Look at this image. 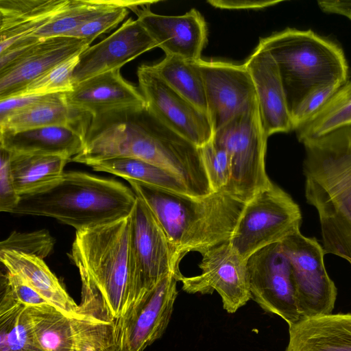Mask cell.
Masks as SVG:
<instances>
[{
    "instance_id": "obj_38",
    "label": "cell",
    "mask_w": 351,
    "mask_h": 351,
    "mask_svg": "<svg viewBox=\"0 0 351 351\" xmlns=\"http://www.w3.org/2000/svg\"><path fill=\"white\" fill-rule=\"evenodd\" d=\"M0 210L12 213L20 195L17 193L10 171V153L0 147Z\"/></svg>"
},
{
    "instance_id": "obj_25",
    "label": "cell",
    "mask_w": 351,
    "mask_h": 351,
    "mask_svg": "<svg viewBox=\"0 0 351 351\" xmlns=\"http://www.w3.org/2000/svg\"><path fill=\"white\" fill-rule=\"evenodd\" d=\"M92 117L71 106L66 93L45 95L32 105L0 121V131H21L32 128L68 125L86 132Z\"/></svg>"
},
{
    "instance_id": "obj_35",
    "label": "cell",
    "mask_w": 351,
    "mask_h": 351,
    "mask_svg": "<svg viewBox=\"0 0 351 351\" xmlns=\"http://www.w3.org/2000/svg\"><path fill=\"white\" fill-rule=\"evenodd\" d=\"M55 240L45 229L28 232H13L0 243V251H14L46 258L53 250Z\"/></svg>"
},
{
    "instance_id": "obj_40",
    "label": "cell",
    "mask_w": 351,
    "mask_h": 351,
    "mask_svg": "<svg viewBox=\"0 0 351 351\" xmlns=\"http://www.w3.org/2000/svg\"><path fill=\"white\" fill-rule=\"evenodd\" d=\"M44 96H13L0 99V121L38 101Z\"/></svg>"
},
{
    "instance_id": "obj_37",
    "label": "cell",
    "mask_w": 351,
    "mask_h": 351,
    "mask_svg": "<svg viewBox=\"0 0 351 351\" xmlns=\"http://www.w3.org/2000/svg\"><path fill=\"white\" fill-rule=\"evenodd\" d=\"M128 8L117 7L106 10L96 18L84 24L70 37L85 40L90 44L99 35L107 32L121 22L128 14Z\"/></svg>"
},
{
    "instance_id": "obj_1",
    "label": "cell",
    "mask_w": 351,
    "mask_h": 351,
    "mask_svg": "<svg viewBox=\"0 0 351 351\" xmlns=\"http://www.w3.org/2000/svg\"><path fill=\"white\" fill-rule=\"evenodd\" d=\"M130 215L76 231L69 256L82 282V318L112 324L125 311L130 290Z\"/></svg>"
},
{
    "instance_id": "obj_12",
    "label": "cell",
    "mask_w": 351,
    "mask_h": 351,
    "mask_svg": "<svg viewBox=\"0 0 351 351\" xmlns=\"http://www.w3.org/2000/svg\"><path fill=\"white\" fill-rule=\"evenodd\" d=\"M252 299L288 326L301 319L290 263L280 243L267 245L246 260Z\"/></svg>"
},
{
    "instance_id": "obj_6",
    "label": "cell",
    "mask_w": 351,
    "mask_h": 351,
    "mask_svg": "<svg viewBox=\"0 0 351 351\" xmlns=\"http://www.w3.org/2000/svg\"><path fill=\"white\" fill-rule=\"evenodd\" d=\"M259 43L277 64L290 114L313 88L348 82V64L342 49L311 29L287 28Z\"/></svg>"
},
{
    "instance_id": "obj_14",
    "label": "cell",
    "mask_w": 351,
    "mask_h": 351,
    "mask_svg": "<svg viewBox=\"0 0 351 351\" xmlns=\"http://www.w3.org/2000/svg\"><path fill=\"white\" fill-rule=\"evenodd\" d=\"M137 76L146 106L157 119L198 147L211 140L208 114L171 88L152 65L140 66Z\"/></svg>"
},
{
    "instance_id": "obj_15",
    "label": "cell",
    "mask_w": 351,
    "mask_h": 351,
    "mask_svg": "<svg viewBox=\"0 0 351 351\" xmlns=\"http://www.w3.org/2000/svg\"><path fill=\"white\" fill-rule=\"evenodd\" d=\"M90 45L73 37H51L0 54V99L13 96L53 67Z\"/></svg>"
},
{
    "instance_id": "obj_32",
    "label": "cell",
    "mask_w": 351,
    "mask_h": 351,
    "mask_svg": "<svg viewBox=\"0 0 351 351\" xmlns=\"http://www.w3.org/2000/svg\"><path fill=\"white\" fill-rule=\"evenodd\" d=\"M351 125V81L342 85L305 124L297 129L300 142Z\"/></svg>"
},
{
    "instance_id": "obj_30",
    "label": "cell",
    "mask_w": 351,
    "mask_h": 351,
    "mask_svg": "<svg viewBox=\"0 0 351 351\" xmlns=\"http://www.w3.org/2000/svg\"><path fill=\"white\" fill-rule=\"evenodd\" d=\"M70 161L55 156L10 154V171L17 193H29L57 180Z\"/></svg>"
},
{
    "instance_id": "obj_24",
    "label": "cell",
    "mask_w": 351,
    "mask_h": 351,
    "mask_svg": "<svg viewBox=\"0 0 351 351\" xmlns=\"http://www.w3.org/2000/svg\"><path fill=\"white\" fill-rule=\"evenodd\" d=\"M0 260L7 271L20 276L51 304L71 317L82 318L79 305L43 259L14 251H0Z\"/></svg>"
},
{
    "instance_id": "obj_18",
    "label": "cell",
    "mask_w": 351,
    "mask_h": 351,
    "mask_svg": "<svg viewBox=\"0 0 351 351\" xmlns=\"http://www.w3.org/2000/svg\"><path fill=\"white\" fill-rule=\"evenodd\" d=\"M157 47L136 19H128L117 30L79 55L74 85L97 75L120 69L142 53Z\"/></svg>"
},
{
    "instance_id": "obj_4",
    "label": "cell",
    "mask_w": 351,
    "mask_h": 351,
    "mask_svg": "<svg viewBox=\"0 0 351 351\" xmlns=\"http://www.w3.org/2000/svg\"><path fill=\"white\" fill-rule=\"evenodd\" d=\"M136 200L119 181L80 171H66L56 181L20 195L12 213L54 218L76 231L130 215Z\"/></svg>"
},
{
    "instance_id": "obj_31",
    "label": "cell",
    "mask_w": 351,
    "mask_h": 351,
    "mask_svg": "<svg viewBox=\"0 0 351 351\" xmlns=\"http://www.w3.org/2000/svg\"><path fill=\"white\" fill-rule=\"evenodd\" d=\"M152 66L171 88L207 114L204 84L197 61L166 56Z\"/></svg>"
},
{
    "instance_id": "obj_5",
    "label": "cell",
    "mask_w": 351,
    "mask_h": 351,
    "mask_svg": "<svg viewBox=\"0 0 351 351\" xmlns=\"http://www.w3.org/2000/svg\"><path fill=\"white\" fill-rule=\"evenodd\" d=\"M185 153V139L145 106L92 117L84 147L71 161L90 166L107 158L129 157L173 171Z\"/></svg>"
},
{
    "instance_id": "obj_11",
    "label": "cell",
    "mask_w": 351,
    "mask_h": 351,
    "mask_svg": "<svg viewBox=\"0 0 351 351\" xmlns=\"http://www.w3.org/2000/svg\"><path fill=\"white\" fill-rule=\"evenodd\" d=\"M280 243L291 265L301 319L332 313L337 289L326 270L322 246L300 230Z\"/></svg>"
},
{
    "instance_id": "obj_10",
    "label": "cell",
    "mask_w": 351,
    "mask_h": 351,
    "mask_svg": "<svg viewBox=\"0 0 351 351\" xmlns=\"http://www.w3.org/2000/svg\"><path fill=\"white\" fill-rule=\"evenodd\" d=\"M182 276L180 269L171 272L111 324L112 351H144L162 336L178 296L177 282Z\"/></svg>"
},
{
    "instance_id": "obj_21",
    "label": "cell",
    "mask_w": 351,
    "mask_h": 351,
    "mask_svg": "<svg viewBox=\"0 0 351 351\" xmlns=\"http://www.w3.org/2000/svg\"><path fill=\"white\" fill-rule=\"evenodd\" d=\"M69 0H0V54L26 47Z\"/></svg>"
},
{
    "instance_id": "obj_26",
    "label": "cell",
    "mask_w": 351,
    "mask_h": 351,
    "mask_svg": "<svg viewBox=\"0 0 351 351\" xmlns=\"http://www.w3.org/2000/svg\"><path fill=\"white\" fill-rule=\"evenodd\" d=\"M35 336L44 351H76L80 319L51 304L27 306Z\"/></svg>"
},
{
    "instance_id": "obj_16",
    "label": "cell",
    "mask_w": 351,
    "mask_h": 351,
    "mask_svg": "<svg viewBox=\"0 0 351 351\" xmlns=\"http://www.w3.org/2000/svg\"><path fill=\"white\" fill-rule=\"evenodd\" d=\"M206 93L207 114L215 132L256 101L255 88L244 65L221 61H197Z\"/></svg>"
},
{
    "instance_id": "obj_23",
    "label": "cell",
    "mask_w": 351,
    "mask_h": 351,
    "mask_svg": "<svg viewBox=\"0 0 351 351\" xmlns=\"http://www.w3.org/2000/svg\"><path fill=\"white\" fill-rule=\"evenodd\" d=\"M285 351H351V313L303 319L289 326Z\"/></svg>"
},
{
    "instance_id": "obj_34",
    "label": "cell",
    "mask_w": 351,
    "mask_h": 351,
    "mask_svg": "<svg viewBox=\"0 0 351 351\" xmlns=\"http://www.w3.org/2000/svg\"><path fill=\"white\" fill-rule=\"evenodd\" d=\"M202 160L213 191H225L232 174L228 153L211 138L199 147Z\"/></svg>"
},
{
    "instance_id": "obj_7",
    "label": "cell",
    "mask_w": 351,
    "mask_h": 351,
    "mask_svg": "<svg viewBox=\"0 0 351 351\" xmlns=\"http://www.w3.org/2000/svg\"><path fill=\"white\" fill-rule=\"evenodd\" d=\"M267 138L257 101L213 133L212 140L230 158L232 174L225 191L245 203L272 184L265 170Z\"/></svg>"
},
{
    "instance_id": "obj_13",
    "label": "cell",
    "mask_w": 351,
    "mask_h": 351,
    "mask_svg": "<svg viewBox=\"0 0 351 351\" xmlns=\"http://www.w3.org/2000/svg\"><path fill=\"white\" fill-rule=\"evenodd\" d=\"M202 258L199 275L185 277L180 281L188 293L210 294L216 291L223 308L234 313L252 299L246 260L231 246L229 241L211 247L200 253Z\"/></svg>"
},
{
    "instance_id": "obj_41",
    "label": "cell",
    "mask_w": 351,
    "mask_h": 351,
    "mask_svg": "<svg viewBox=\"0 0 351 351\" xmlns=\"http://www.w3.org/2000/svg\"><path fill=\"white\" fill-rule=\"evenodd\" d=\"M212 6L221 9L229 10H251L262 9L274 5L281 1H225L210 0L207 1Z\"/></svg>"
},
{
    "instance_id": "obj_20",
    "label": "cell",
    "mask_w": 351,
    "mask_h": 351,
    "mask_svg": "<svg viewBox=\"0 0 351 351\" xmlns=\"http://www.w3.org/2000/svg\"><path fill=\"white\" fill-rule=\"evenodd\" d=\"M67 103L92 117L146 106L140 90L126 81L120 69L101 73L74 85Z\"/></svg>"
},
{
    "instance_id": "obj_39",
    "label": "cell",
    "mask_w": 351,
    "mask_h": 351,
    "mask_svg": "<svg viewBox=\"0 0 351 351\" xmlns=\"http://www.w3.org/2000/svg\"><path fill=\"white\" fill-rule=\"evenodd\" d=\"M1 275L5 278L12 294L19 303L26 306L51 304L18 275L6 269L5 273Z\"/></svg>"
},
{
    "instance_id": "obj_27",
    "label": "cell",
    "mask_w": 351,
    "mask_h": 351,
    "mask_svg": "<svg viewBox=\"0 0 351 351\" xmlns=\"http://www.w3.org/2000/svg\"><path fill=\"white\" fill-rule=\"evenodd\" d=\"M0 351H44L34 332L27 306L12 294L1 278Z\"/></svg>"
},
{
    "instance_id": "obj_29",
    "label": "cell",
    "mask_w": 351,
    "mask_h": 351,
    "mask_svg": "<svg viewBox=\"0 0 351 351\" xmlns=\"http://www.w3.org/2000/svg\"><path fill=\"white\" fill-rule=\"evenodd\" d=\"M147 1L134 0H69L66 7L32 37L43 39L51 37H70L84 24L108 10L125 7L132 10Z\"/></svg>"
},
{
    "instance_id": "obj_36",
    "label": "cell",
    "mask_w": 351,
    "mask_h": 351,
    "mask_svg": "<svg viewBox=\"0 0 351 351\" xmlns=\"http://www.w3.org/2000/svg\"><path fill=\"white\" fill-rule=\"evenodd\" d=\"M341 86L339 83L330 82L319 85L308 91L291 114L293 130L309 121Z\"/></svg>"
},
{
    "instance_id": "obj_33",
    "label": "cell",
    "mask_w": 351,
    "mask_h": 351,
    "mask_svg": "<svg viewBox=\"0 0 351 351\" xmlns=\"http://www.w3.org/2000/svg\"><path fill=\"white\" fill-rule=\"evenodd\" d=\"M78 61L79 55L60 63L33 80L13 96L47 95L72 90L73 75Z\"/></svg>"
},
{
    "instance_id": "obj_2",
    "label": "cell",
    "mask_w": 351,
    "mask_h": 351,
    "mask_svg": "<svg viewBox=\"0 0 351 351\" xmlns=\"http://www.w3.org/2000/svg\"><path fill=\"white\" fill-rule=\"evenodd\" d=\"M302 143L305 197L318 213L324 254L351 265V125Z\"/></svg>"
},
{
    "instance_id": "obj_3",
    "label": "cell",
    "mask_w": 351,
    "mask_h": 351,
    "mask_svg": "<svg viewBox=\"0 0 351 351\" xmlns=\"http://www.w3.org/2000/svg\"><path fill=\"white\" fill-rule=\"evenodd\" d=\"M128 182L182 258L229 241L246 204L226 191L196 197Z\"/></svg>"
},
{
    "instance_id": "obj_9",
    "label": "cell",
    "mask_w": 351,
    "mask_h": 351,
    "mask_svg": "<svg viewBox=\"0 0 351 351\" xmlns=\"http://www.w3.org/2000/svg\"><path fill=\"white\" fill-rule=\"evenodd\" d=\"M302 215L291 196L274 184L246 202L229 241L245 260L300 230Z\"/></svg>"
},
{
    "instance_id": "obj_42",
    "label": "cell",
    "mask_w": 351,
    "mask_h": 351,
    "mask_svg": "<svg viewBox=\"0 0 351 351\" xmlns=\"http://www.w3.org/2000/svg\"><path fill=\"white\" fill-rule=\"evenodd\" d=\"M317 4L324 12L341 15L351 21V1L322 0Z\"/></svg>"
},
{
    "instance_id": "obj_28",
    "label": "cell",
    "mask_w": 351,
    "mask_h": 351,
    "mask_svg": "<svg viewBox=\"0 0 351 351\" xmlns=\"http://www.w3.org/2000/svg\"><path fill=\"white\" fill-rule=\"evenodd\" d=\"M95 171H104L147 185L176 193L189 194V190L175 173L154 163L134 158L115 157L90 165Z\"/></svg>"
},
{
    "instance_id": "obj_8",
    "label": "cell",
    "mask_w": 351,
    "mask_h": 351,
    "mask_svg": "<svg viewBox=\"0 0 351 351\" xmlns=\"http://www.w3.org/2000/svg\"><path fill=\"white\" fill-rule=\"evenodd\" d=\"M130 219V290L126 308L153 291L171 272L179 270L182 258L151 210L137 196Z\"/></svg>"
},
{
    "instance_id": "obj_17",
    "label": "cell",
    "mask_w": 351,
    "mask_h": 351,
    "mask_svg": "<svg viewBox=\"0 0 351 351\" xmlns=\"http://www.w3.org/2000/svg\"><path fill=\"white\" fill-rule=\"evenodd\" d=\"M152 2L136 8L133 12L166 56H173L189 61L201 59L207 43L208 30L202 14L192 8L182 15L167 16L150 10Z\"/></svg>"
},
{
    "instance_id": "obj_22",
    "label": "cell",
    "mask_w": 351,
    "mask_h": 351,
    "mask_svg": "<svg viewBox=\"0 0 351 351\" xmlns=\"http://www.w3.org/2000/svg\"><path fill=\"white\" fill-rule=\"evenodd\" d=\"M86 132L68 125L0 131V147L13 154L55 156L71 159L84 147Z\"/></svg>"
},
{
    "instance_id": "obj_19",
    "label": "cell",
    "mask_w": 351,
    "mask_h": 351,
    "mask_svg": "<svg viewBox=\"0 0 351 351\" xmlns=\"http://www.w3.org/2000/svg\"><path fill=\"white\" fill-rule=\"evenodd\" d=\"M244 65L255 88L259 115L267 136L293 130L278 68L269 51L258 43Z\"/></svg>"
}]
</instances>
